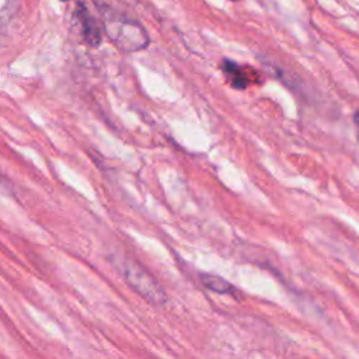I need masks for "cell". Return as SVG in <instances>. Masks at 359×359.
I'll return each mask as SVG.
<instances>
[{
  "instance_id": "2",
  "label": "cell",
  "mask_w": 359,
  "mask_h": 359,
  "mask_svg": "<svg viewBox=\"0 0 359 359\" xmlns=\"http://www.w3.org/2000/svg\"><path fill=\"white\" fill-rule=\"evenodd\" d=\"M126 282L144 299H147L150 303H164L167 296L161 286L156 282V279L139 264L129 262L125 265L123 269Z\"/></svg>"
},
{
  "instance_id": "8",
  "label": "cell",
  "mask_w": 359,
  "mask_h": 359,
  "mask_svg": "<svg viewBox=\"0 0 359 359\" xmlns=\"http://www.w3.org/2000/svg\"><path fill=\"white\" fill-rule=\"evenodd\" d=\"M358 136H359V130H358Z\"/></svg>"
},
{
  "instance_id": "5",
  "label": "cell",
  "mask_w": 359,
  "mask_h": 359,
  "mask_svg": "<svg viewBox=\"0 0 359 359\" xmlns=\"http://www.w3.org/2000/svg\"><path fill=\"white\" fill-rule=\"evenodd\" d=\"M201 282L205 287H208L209 290L215 292V293H220V294H229L233 297L238 296V289L231 285L229 280L213 275V273H202L201 275Z\"/></svg>"
},
{
  "instance_id": "6",
  "label": "cell",
  "mask_w": 359,
  "mask_h": 359,
  "mask_svg": "<svg viewBox=\"0 0 359 359\" xmlns=\"http://www.w3.org/2000/svg\"><path fill=\"white\" fill-rule=\"evenodd\" d=\"M353 121H355V123H356V126H358V130H359V111H356V112L353 114Z\"/></svg>"
},
{
  "instance_id": "1",
  "label": "cell",
  "mask_w": 359,
  "mask_h": 359,
  "mask_svg": "<svg viewBox=\"0 0 359 359\" xmlns=\"http://www.w3.org/2000/svg\"><path fill=\"white\" fill-rule=\"evenodd\" d=\"M102 27L109 41L122 52H137L149 45V35L139 22L114 11H104Z\"/></svg>"
},
{
  "instance_id": "7",
  "label": "cell",
  "mask_w": 359,
  "mask_h": 359,
  "mask_svg": "<svg viewBox=\"0 0 359 359\" xmlns=\"http://www.w3.org/2000/svg\"><path fill=\"white\" fill-rule=\"evenodd\" d=\"M60 1H69V0H60Z\"/></svg>"
},
{
  "instance_id": "4",
  "label": "cell",
  "mask_w": 359,
  "mask_h": 359,
  "mask_svg": "<svg viewBox=\"0 0 359 359\" xmlns=\"http://www.w3.org/2000/svg\"><path fill=\"white\" fill-rule=\"evenodd\" d=\"M74 17L80 27V35L83 41L90 46H98L102 41V31L98 21L90 14L87 7L83 3H79L74 10Z\"/></svg>"
},
{
  "instance_id": "3",
  "label": "cell",
  "mask_w": 359,
  "mask_h": 359,
  "mask_svg": "<svg viewBox=\"0 0 359 359\" xmlns=\"http://www.w3.org/2000/svg\"><path fill=\"white\" fill-rule=\"evenodd\" d=\"M222 72L230 86L237 90H245L251 84L261 83V76L258 72L250 66H241L230 59H224L222 62Z\"/></svg>"
}]
</instances>
